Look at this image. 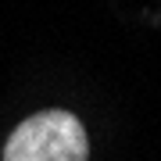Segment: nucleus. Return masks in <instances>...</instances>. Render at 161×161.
Wrapping results in <instances>:
<instances>
[{
	"label": "nucleus",
	"instance_id": "f257e3e1",
	"mask_svg": "<svg viewBox=\"0 0 161 161\" xmlns=\"http://www.w3.org/2000/svg\"><path fill=\"white\" fill-rule=\"evenodd\" d=\"M4 161H90V140L72 111H40L11 132Z\"/></svg>",
	"mask_w": 161,
	"mask_h": 161
}]
</instances>
